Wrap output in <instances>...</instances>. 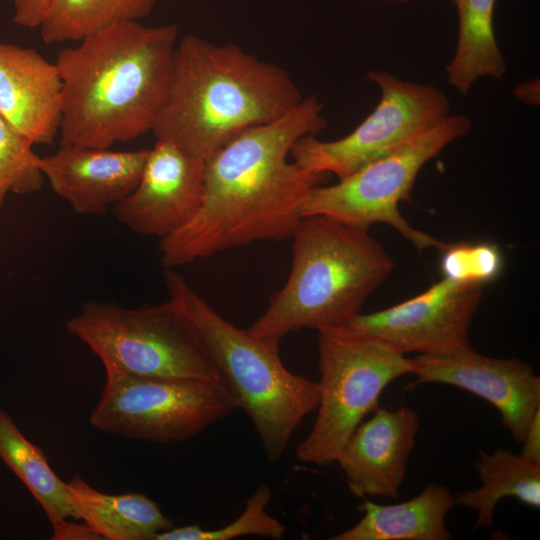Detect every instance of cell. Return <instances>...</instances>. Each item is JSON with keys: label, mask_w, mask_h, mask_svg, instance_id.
Listing matches in <instances>:
<instances>
[{"label": "cell", "mask_w": 540, "mask_h": 540, "mask_svg": "<svg viewBox=\"0 0 540 540\" xmlns=\"http://www.w3.org/2000/svg\"><path fill=\"white\" fill-rule=\"evenodd\" d=\"M325 126L323 104L316 96L303 98L284 116L245 130L205 160L202 204L184 227L161 239L163 266L290 238L305 196L325 175L288 157L297 140Z\"/></svg>", "instance_id": "obj_1"}, {"label": "cell", "mask_w": 540, "mask_h": 540, "mask_svg": "<svg viewBox=\"0 0 540 540\" xmlns=\"http://www.w3.org/2000/svg\"><path fill=\"white\" fill-rule=\"evenodd\" d=\"M178 42L174 24L112 25L61 49L60 145L110 148L151 131L165 101Z\"/></svg>", "instance_id": "obj_2"}, {"label": "cell", "mask_w": 540, "mask_h": 540, "mask_svg": "<svg viewBox=\"0 0 540 540\" xmlns=\"http://www.w3.org/2000/svg\"><path fill=\"white\" fill-rule=\"evenodd\" d=\"M302 100L281 67L236 44L186 35L177 42L168 92L151 132L207 160L240 133L284 116Z\"/></svg>", "instance_id": "obj_3"}, {"label": "cell", "mask_w": 540, "mask_h": 540, "mask_svg": "<svg viewBox=\"0 0 540 540\" xmlns=\"http://www.w3.org/2000/svg\"><path fill=\"white\" fill-rule=\"evenodd\" d=\"M291 237L288 280L248 329L276 345L303 328L347 326L394 268L393 259L368 229L326 215L302 217Z\"/></svg>", "instance_id": "obj_4"}, {"label": "cell", "mask_w": 540, "mask_h": 540, "mask_svg": "<svg viewBox=\"0 0 540 540\" xmlns=\"http://www.w3.org/2000/svg\"><path fill=\"white\" fill-rule=\"evenodd\" d=\"M164 282L197 328L219 382L250 418L267 459L276 462L302 420L317 409L318 383L289 371L279 345L226 320L173 268H165Z\"/></svg>", "instance_id": "obj_5"}, {"label": "cell", "mask_w": 540, "mask_h": 540, "mask_svg": "<svg viewBox=\"0 0 540 540\" xmlns=\"http://www.w3.org/2000/svg\"><path fill=\"white\" fill-rule=\"evenodd\" d=\"M66 329L88 346L105 369L219 381L197 328L171 297L137 308L88 302L67 321Z\"/></svg>", "instance_id": "obj_6"}, {"label": "cell", "mask_w": 540, "mask_h": 540, "mask_svg": "<svg viewBox=\"0 0 540 540\" xmlns=\"http://www.w3.org/2000/svg\"><path fill=\"white\" fill-rule=\"evenodd\" d=\"M319 404L314 425L296 449L299 461L335 463L384 389L412 374V359L348 326L318 331Z\"/></svg>", "instance_id": "obj_7"}, {"label": "cell", "mask_w": 540, "mask_h": 540, "mask_svg": "<svg viewBox=\"0 0 540 540\" xmlns=\"http://www.w3.org/2000/svg\"><path fill=\"white\" fill-rule=\"evenodd\" d=\"M471 128L468 117L451 114L337 183L314 186L300 206L301 218L326 215L366 229L376 223H385L419 251L430 247L441 250L445 244L412 227L398 207L409 197L421 168L450 143L467 135Z\"/></svg>", "instance_id": "obj_8"}, {"label": "cell", "mask_w": 540, "mask_h": 540, "mask_svg": "<svg viewBox=\"0 0 540 540\" xmlns=\"http://www.w3.org/2000/svg\"><path fill=\"white\" fill-rule=\"evenodd\" d=\"M105 371L101 397L89 418L105 433L160 444L178 442L238 408L219 381Z\"/></svg>", "instance_id": "obj_9"}, {"label": "cell", "mask_w": 540, "mask_h": 540, "mask_svg": "<svg viewBox=\"0 0 540 540\" xmlns=\"http://www.w3.org/2000/svg\"><path fill=\"white\" fill-rule=\"evenodd\" d=\"M367 78L381 93L373 111L340 139L300 138L291 149L294 162L308 171L343 179L451 115L450 100L432 84L404 81L386 71H370Z\"/></svg>", "instance_id": "obj_10"}, {"label": "cell", "mask_w": 540, "mask_h": 540, "mask_svg": "<svg viewBox=\"0 0 540 540\" xmlns=\"http://www.w3.org/2000/svg\"><path fill=\"white\" fill-rule=\"evenodd\" d=\"M482 288V285L443 278L397 305L369 314L360 313L347 326L404 355L444 353L469 347V327Z\"/></svg>", "instance_id": "obj_11"}, {"label": "cell", "mask_w": 540, "mask_h": 540, "mask_svg": "<svg viewBox=\"0 0 540 540\" xmlns=\"http://www.w3.org/2000/svg\"><path fill=\"white\" fill-rule=\"evenodd\" d=\"M205 160L178 143L158 138L133 189L112 207L134 233L167 237L198 212L204 196Z\"/></svg>", "instance_id": "obj_12"}, {"label": "cell", "mask_w": 540, "mask_h": 540, "mask_svg": "<svg viewBox=\"0 0 540 540\" xmlns=\"http://www.w3.org/2000/svg\"><path fill=\"white\" fill-rule=\"evenodd\" d=\"M411 359L413 386L447 384L481 397L500 412L502 425L514 440L522 442L540 409V377L527 362L485 356L471 346Z\"/></svg>", "instance_id": "obj_13"}, {"label": "cell", "mask_w": 540, "mask_h": 540, "mask_svg": "<svg viewBox=\"0 0 540 540\" xmlns=\"http://www.w3.org/2000/svg\"><path fill=\"white\" fill-rule=\"evenodd\" d=\"M372 414L356 428L336 462L354 496L396 499L416 443L419 418L406 406L378 407Z\"/></svg>", "instance_id": "obj_14"}, {"label": "cell", "mask_w": 540, "mask_h": 540, "mask_svg": "<svg viewBox=\"0 0 540 540\" xmlns=\"http://www.w3.org/2000/svg\"><path fill=\"white\" fill-rule=\"evenodd\" d=\"M149 149L112 151L60 145L40 157V170L52 190L80 215H103L136 187Z\"/></svg>", "instance_id": "obj_15"}, {"label": "cell", "mask_w": 540, "mask_h": 540, "mask_svg": "<svg viewBox=\"0 0 540 540\" xmlns=\"http://www.w3.org/2000/svg\"><path fill=\"white\" fill-rule=\"evenodd\" d=\"M62 105L55 62L0 41V115L33 145H51L59 135Z\"/></svg>", "instance_id": "obj_16"}, {"label": "cell", "mask_w": 540, "mask_h": 540, "mask_svg": "<svg viewBox=\"0 0 540 540\" xmlns=\"http://www.w3.org/2000/svg\"><path fill=\"white\" fill-rule=\"evenodd\" d=\"M365 499V498H364ZM454 496L442 484L430 483L417 496L401 503L379 505L365 499L362 518L333 540H449L445 519Z\"/></svg>", "instance_id": "obj_17"}, {"label": "cell", "mask_w": 540, "mask_h": 540, "mask_svg": "<svg viewBox=\"0 0 540 540\" xmlns=\"http://www.w3.org/2000/svg\"><path fill=\"white\" fill-rule=\"evenodd\" d=\"M66 484L82 520L104 540H154L157 534L175 527L144 494H106L78 475Z\"/></svg>", "instance_id": "obj_18"}, {"label": "cell", "mask_w": 540, "mask_h": 540, "mask_svg": "<svg viewBox=\"0 0 540 540\" xmlns=\"http://www.w3.org/2000/svg\"><path fill=\"white\" fill-rule=\"evenodd\" d=\"M451 1L458 13V36L445 73L448 83L466 95L478 79H502L507 67L493 25L496 0Z\"/></svg>", "instance_id": "obj_19"}, {"label": "cell", "mask_w": 540, "mask_h": 540, "mask_svg": "<svg viewBox=\"0 0 540 540\" xmlns=\"http://www.w3.org/2000/svg\"><path fill=\"white\" fill-rule=\"evenodd\" d=\"M474 466L481 486L459 492L454 496V504L477 512L475 529L492 526L495 508L505 497H514L532 508L540 507V464L497 449L492 453L480 450Z\"/></svg>", "instance_id": "obj_20"}, {"label": "cell", "mask_w": 540, "mask_h": 540, "mask_svg": "<svg viewBox=\"0 0 540 540\" xmlns=\"http://www.w3.org/2000/svg\"><path fill=\"white\" fill-rule=\"evenodd\" d=\"M0 458L30 491L51 524L67 518L82 520L67 484L55 474L43 451L23 435L1 408Z\"/></svg>", "instance_id": "obj_21"}, {"label": "cell", "mask_w": 540, "mask_h": 540, "mask_svg": "<svg viewBox=\"0 0 540 540\" xmlns=\"http://www.w3.org/2000/svg\"><path fill=\"white\" fill-rule=\"evenodd\" d=\"M156 0H53L40 25L46 44L80 41L112 25L140 21Z\"/></svg>", "instance_id": "obj_22"}, {"label": "cell", "mask_w": 540, "mask_h": 540, "mask_svg": "<svg viewBox=\"0 0 540 540\" xmlns=\"http://www.w3.org/2000/svg\"><path fill=\"white\" fill-rule=\"evenodd\" d=\"M270 500L271 490L262 484L247 500L242 513L231 523L217 529H204L198 525L173 527L157 534L154 540H231L254 535L281 539L286 528L268 514L267 506Z\"/></svg>", "instance_id": "obj_23"}, {"label": "cell", "mask_w": 540, "mask_h": 540, "mask_svg": "<svg viewBox=\"0 0 540 540\" xmlns=\"http://www.w3.org/2000/svg\"><path fill=\"white\" fill-rule=\"evenodd\" d=\"M33 146L0 115V211L9 194L26 195L42 188L40 156Z\"/></svg>", "instance_id": "obj_24"}, {"label": "cell", "mask_w": 540, "mask_h": 540, "mask_svg": "<svg viewBox=\"0 0 540 540\" xmlns=\"http://www.w3.org/2000/svg\"><path fill=\"white\" fill-rule=\"evenodd\" d=\"M443 278L463 284L484 285L496 280L504 268V256L497 244L459 242L441 249Z\"/></svg>", "instance_id": "obj_25"}, {"label": "cell", "mask_w": 540, "mask_h": 540, "mask_svg": "<svg viewBox=\"0 0 540 540\" xmlns=\"http://www.w3.org/2000/svg\"><path fill=\"white\" fill-rule=\"evenodd\" d=\"M13 21L18 26L39 28L53 0H12Z\"/></svg>", "instance_id": "obj_26"}, {"label": "cell", "mask_w": 540, "mask_h": 540, "mask_svg": "<svg viewBox=\"0 0 540 540\" xmlns=\"http://www.w3.org/2000/svg\"><path fill=\"white\" fill-rule=\"evenodd\" d=\"M52 527L53 540H103L86 522L81 524L67 518L53 523Z\"/></svg>", "instance_id": "obj_27"}, {"label": "cell", "mask_w": 540, "mask_h": 540, "mask_svg": "<svg viewBox=\"0 0 540 540\" xmlns=\"http://www.w3.org/2000/svg\"><path fill=\"white\" fill-rule=\"evenodd\" d=\"M521 443L523 448L520 455L532 463L540 464V409L531 419Z\"/></svg>", "instance_id": "obj_28"}, {"label": "cell", "mask_w": 540, "mask_h": 540, "mask_svg": "<svg viewBox=\"0 0 540 540\" xmlns=\"http://www.w3.org/2000/svg\"><path fill=\"white\" fill-rule=\"evenodd\" d=\"M513 95L521 102L531 105L539 106L540 102V83L539 78H534L530 81L518 84L514 90Z\"/></svg>", "instance_id": "obj_29"}, {"label": "cell", "mask_w": 540, "mask_h": 540, "mask_svg": "<svg viewBox=\"0 0 540 540\" xmlns=\"http://www.w3.org/2000/svg\"><path fill=\"white\" fill-rule=\"evenodd\" d=\"M377 1H386V2H395V3H406L412 0H377Z\"/></svg>", "instance_id": "obj_30"}]
</instances>
